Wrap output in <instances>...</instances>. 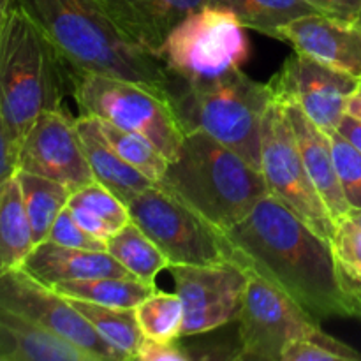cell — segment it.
<instances>
[{
	"mask_svg": "<svg viewBox=\"0 0 361 361\" xmlns=\"http://www.w3.org/2000/svg\"><path fill=\"white\" fill-rule=\"evenodd\" d=\"M221 238L229 261L281 289L319 323L349 317L330 242L270 194Z\"/></svg>",
	"mask_w": 361,
	"mask_h": 361,
	"instance_id": "cell-1",
	"label": "cell"
},
{
	"mask_svg": "<svg viewBox=\"0 0 361 361\" xmlns=\"http://www.w3.org/2000/svg\"><path fill=\"white\" fill-rule=\"evenodd\" d=\"M73 69L133 81L169 102L178 74L130 42L95 0H16Z\"/></svg>",
	"mask_w": 361,
	"mask_h": 361,
	"instance_id": "cell-2",
	"label": "cell"
},
{
	"mask_svg": "<svg viewBox=\"0 0 361 361\" xmlns=\"http://www.w3.org/2000/svg\"><path fill=\"white\" fill-rule=\"evenodd\" d=\"M155 185L192 208L219 231L238 224L268 196L261 169L203 130L183 136Z\"/></svg>",
	"mask_w": 361,
	"mask_h": 361,
	"instance_id": "cell-3",
	"label": "cell"
},
{
	"mask_svg": "<svg viewBox=\"0 0 361 361\" xmlns=\"http://www.w3.org/2000/svg\"><path fill=\"white\" fill-rule=\"evenodd\" d=\"M73 92L63 56L34 18L14 0L0 35V113L20 147L34 120L63 108Z\"/></svg>",
	"mask_w": 361,
	"mask_h": 361,
	"instance_id": "cell-4",
	"label": "cell"
},
{
	"mask_svg": "<svg viewBox=\"0 0 361 361\" xmlns=\"http://www.w3.org/2000/svg\"><path fill=\"white\" fill-rule=\"evenodd\" d=\"M271 99L270 85L233 69L214 78L178 76L169 106L183 133L203 130L259 168L261 130Z\"/></svg>",
	"mask_w": 361,
	"mask_h": 361,
	"instance_id": "cell-5",
	"label": "cell"
},
{
	"mask_svg": "<svg viewBox=\"0 0 361 361\" xmlns=\"http://www.w3.org/2000/svg\"><path fill=\"white\" fill-rule=\"evenodd\" d=\"M73 99L80 115L106 120L150 140L168 159L178 150L185 133L171 106L155 92L120 78L85 73L69 67Z\"/></svg>",
	"mask_w": 361,
	"mask_h": 361,
	"instance_id": "cell-6",
	"label": "cell"
},
{
	"mask_svg": "<svg viewBox=\"0 0 361 361\" xmlns=\"http://www.w3.org/2000/svg\"><path fill=\"white\" fill-rule=\"evenodd\" d=\"M259 169L268 194L330 242L335 221L307 173L284 106L275 95L263 118Z\"/></svg>",
	"mask_w": 361,
	"mask_h": 361,
	"instance_id": "cell-7",
	"label": "cell"
},
{
	"mask_svg": "<svg viewBox=\"0 0 361 361\" xmlns=\"http://www.w3.org/2000/svg\"><path fill=\"white\" fill-rule=\"evenodd\" d=\"M249 55L250 42L238 18L210 6L176 25L161 53L171 71L187 80L240 69Z\"/></svg>",
	"mask_w": 361,
	"mask_h": 361,
	"instance_id": "cell-8",
	"label": "cell"
},
{
	"mask_svg": "<svg viewBox=\"0 0 361 361\" xmlns=\"http://www.w3.org/2000/svg\"><path fill=\"white\" fill-rule=\"evenodd\" d=\"M127 208L130 221L154 240L171 264H212L228 259L221 231L157 185L143 190Z\"/></svg>",
	"mask_w": 361,
	"mask_h": 361,
	"instance_id": "cell-9",
	"label": "cell"
},
{
	"mask_svg": "<svg viewBox=\"0 0 361 361\" xmlns=\"http://www.w3.org/2000/svg\"><path fill=\"white\" fill-rule=\"evenodd\" d=\"M238 360L282 361V353L296 338L321 326L286 293L249 274L238 319Z\"/></svg>",
	"mask_w": 361,
	"mask_h": 361,
	"instance_id": "cell-10",
	"label": "cell"
},
{
	"mask_svg": "<svg viewBox=\"0 0 361 361\" xmlns=\"http://www.w3.org/2000/svg\"><path fill=\"white\" fill-rule=\"evenodd\" d=\"M175 293L185 310L182 338L210 334L238 319L249 274L226 259L212 264H171Z\"/></svg>",
	"mask_w": 361,
	"mask_h": 361,
	"instance_id": "cell-11",
	"label": "cell"
},
{
	"mask_svg": "<svg viewBox=\"0 0 361 361\" xmlns=\"http://www.w3.org/2000/svg\"><path fill=\"white\" fill-rule=\"evenodd\" d=\"M0 307L73 342L97 361H120L111 345L74 307L73 300L42 284L21 267L0 275Z\"/></svg>",
	"mask_w": 361,
	"mask_h": 361,
	"instance_id": "cell-12",
	"label": "cell"
},
{
	"mask_svg": "<svg viewBox=\"0 0 361 361\" xmlns=\"http://www.w3.org/2000/svg\"><path fill=\"white\" fill-rule=\"evenodd\" d=\"M358 81L351 74L295 51L268 85L277 97L295 102L317 127L331 134L348 113V102L358 90Z\"/></svg>",
	"mask_w": 361,
	"mask_h": 361,
	"instance_id": "cell-13",
	"label": "cell"
},
{
	"mask_svg": "<svg viewBox=\"0 0 361 361\" xmlns=\"http://www.w3.org/2000/svg\"><path fill=\"white\" fill-rule=\"evenodd\" d=\"M18 169L63 183L73 192L94 182L76 118L63 108L42 111L21 140Z\"/></svg>",
	"mask_w": 361,
	"mask_h": 361,
	"instance_id": "cell-14",
	"label": "cell"
},
{
	"mask_svg": "<svg viewBox=\"0 0 361 361\" xmlns=\"http://www.w3.org/2000/svg\"><path fill=\"white\" fill-rule=\"evenodd\" d=\"M275 39L323 66L361 78V25L314 13L282 25Z\"/></svg>",
	"mask_w": 361,
	"mask_h": 361,
	"instance_id": "cell-15",
	"label": "cell"
},
{
	"mask_svg": "<svg viewBox=\"0 0 361 361\" xmlns=\"http://www.w3.org/2000/svg\"><path fill=\"white\" fill-rule=\"evenodd\" d=\"M113 25L145 51L161 56L169 34L207 0H95Z\"/></svg>",
	"mask_w": 361,
	"mask_h": 361,
	"instance_id": "cell-16",
	"label": "cell"
},
{
	"mask_svg": "<svg viewBox=\"0 0 361 361\" xmlns=\"http://www.w3.org/2000/svg\"><path fill=\"white\" fill-rule=\"evenodd\" d=\"M277 99L284 106V111L288 115L289 123H291V129L295 133L307 173H309L314 187L319 192V196L323 197L324 204H326L335 224H337V221L345 217L351 208L345 201L341 182H338L334 152H331L330 134L324 133L321 127H317L295 102L286 101V99L281 97Z\"/></svg>",
	"mask_w": 361,
	"mask_h": 361,
	"instance_id": "cell-17",
	"label": "cell"
},
{
	"mask_svg": "<svg viewBox=\"0 0 361 361\" xmlns=\"http://www.w3.org/2000/svg\"><path fill=\"white\" fill-rule=\"evenodd\" d=\"M21 268L49 288L83 279L133 277L108 250L71 249L48 240L32 249Z\"/></svg>",
	"mask_w": 361,
	"mask_h": 361,
	"instance_id": "cell-18",
	"label": "cell"
},
{
	"mask_svg": "<svg viewBox=\"0 0 361 361\" xmlns=\"http://www.w3.org/2000/svg\"><path fill=\"white\" fill-rule=\"evenodd\" d=\"M0 361H97L73 342L0 307Z\"/></svg>",
	"mask_w": 361,
	"mask_h": 361,
	"instance_id": "cell-19",
	"label": "cell"
},
{
	"mask_svg": "<svg viewBox=\"0 0 361 361\" xmlns=\"http://www.w3.org/2000/svg\"><path fill=\"white\" fill-rule=\"evenodd\" d=\"M76 129L94 180L111 190L123 203L129 204L143 190L155 185L148 176L133 168L113 150L94 116H78Z\"/></svg>",
	"mask_w": 361,
	"mask_h": 361,
	"instance_id": "cell-20",
	"label": "cell"
},
{
	"mask_svg": "<svg viewBox=\"0 0 361 361\" xmlns=\"http://www.w3.org/2000/svg\"><path fill=\"white\" fill-rule=\"evenodd\" d=\"M67 208L85 231L104 243L130 221L127 204L95 180L74 190Z\"/></svg>",
	"mask_w": 361,
	"mask_h": 361,
	"instance_id": "cell-21",
	"label": "cell"
},
{
	"mask_svg": "<svg viewBox=\"0 0 361 361\" xmlns=\"http://www.w3.org/2000/svg\"><path fill=\"white\" fill-rule=\"evenodd\" d=\"M35 247L16 175L0 183V275L20 268Z\"/></svg>",
	"mask_w": 361,
	"mask_h": 361,
	"instance_id": "cell-22",
	"label": "cell"
},
{
	"mask_svg": "<svg viewBox=\"0 0 361 361\" xmlns=\"http://www.w3.org/2000/svg\"><path fill=\"white\" fill-rule=\"evenodd\" d=\"M16 180L20 183L21 197H23L28 222H30L34 243L37 245L48 238L49 229L55 224L60 212L67 207L73 190L63 183L23 171V169H18Z\"/></svg>",
	"mask_w": 361,
	"mask_h": 361,
	"instance_id": "cell-23",
	"label": "cell"
},
{
	"mask_svg": "<svg viewBox=\"0 0 361 361\" xmlns=\"http://www.w3.org/2000/svg\"><path fill=\"white\" fill-rule=\"evenodd\" d=\"M106 250L140 281L155 284L162 270L171 267L168 257L154 243V240L133 221L106 240Z\"/></svg>",
	"mask_w": 361,
	"mask_h": 361,
	"instance_id": "cell-24",
	"label": "cell"
},
{
	"mask_svg": "<svg viewBox=\"0 0 361 361\" xmlns=\"http://www.w3.org/2000/svg\"><path fill=\"white\" fill-rule=\"evenodd\" d=\"M53 289L71 300L99 303V305L106 307L134 309L157 288L155 284H148L136 277H97L60 282V284L53 286Z\"/></svg>",
	"mask_w": 361,
	"mask_h": 361,
	"instance_id": "cell-25",
	"label": "cell"
},
{
	"mask_svg": "<svg viewBox=\"0 0 361 361\" xmlns=\"http://www.w3.org/2000/svg\"><path fill=\"white\" fill-rule=\"evenodd\" d=\"M207 6L229 11L245 28L270 37L282 25L317 13L307 0H207Z\"/></svg>",
	"mask_w": 361,
	"mask_h": 361,
	"instance_id": "cell-26",
	"label": "cell"
},
{
	"mask_svg": "<svg viewBox=\"0 0 361 361\" xmlns=\"http://www.w3.org/2000/svg\"><path fill=\"white\" fill-rule=\"evenodd\" d=\"M74 307L87 317L94 330L108 342L120 361L136 360L143 334L136 319V310L122 307H106L99 303L73 300Z\"/></svg>",
	"mask_w": 361,
	"mask_h": 361,
	"instance_id": "cell-27",
	"label": "cell"
},
{
	"mask_svg": "<svg viewBox=\"0 0 361 361\" xmlns=\"http://www.w3.org/2000/svg\"><path fill=\"white\" fill-rule=\"evenodd\" d=\"M140 330L145 338L159 342H175L182 338L185 310L176 293L155 289L143 302L134 307Z\"/></svg>",
	"mask_w": 361,
	"mask_h": 361,
	"instance_id": "cell-28",
	"label": "cell"
},
{
	"mask_svg": "<svg viewBox=\"0 0 361 361\" xmlns=\"http://www.w3.org/2000/svg\"><path fill=\"white\" fill-rule=\"evenodd\" d=\"M97 120L99 127H101L108 143L111 145L113 150L123 161L129 162L133 168L143 173L145 176H148L154 183H157L162 178L166 168H168L169 159L150 140H147L141 134L130 133V130L122 129V127L113 126V123L106 122V120Z\"/></svg>",
	"mask_w": 361,
	"mask_h": 361,
	"instance_id": "cell-29",
	"label": "cell"
},
{
	"mask_svg": "<svg viewBox=\"0 0 361 361\" xmlns=\"http://www.w3.org/2000/svg\"><path fill=\"white\" fill-rule=\"evenodd\" d=\"M342 293H361V228L348 215L337 221L330 240Z\"/></svg>",
	"mask_w": 361,
	"mask_h": 361,
	"instance_id": "cell-30",
	"label": "cell"
},
{
	"mask_svg": "<svg viewBox=\"0 0 361 361\" xmlns=\"http://www.w3.org/2000/svg\"><path fill=\"white\" fill-rule=\"evenodd\" d=\"M282 361H361V353L317 326L293 341L282 353Z\"/></svg>",
	"mask_w": 361,
	"mask_h": 361,
	"instance_id": "cell-31",
	"label": "cell"
},
{
	"mask_svg": "<svg viewBox=\"0 0 361 361\" xmlns=\"http://www.w3.org/2000/svg\"><path fill=\"white\" fill-rule=\"evenodd\" d=\"M335 169L351 210L361 208V152L337 130L330 134Z\"/></svg>",
	"mask_w": 361,
	"mask_h": 361,
	"instance_id": "cell-32",
	"label": "cell"
},
{
	"mask_svg": "<svg viewBox=\"0 0 361 361\" xmlns=\"http://www.w3.org/2000/svg\"><path fill=\"white\" fill-rule=\"evenodd\" d=\"M48 242L59 243V245L71 247V249H85V250H106V243L102 240L95 238L90 233L85 231L76 221L69 208H63L56 217L55 224L51 226L48 235Z\"/></svg>",
	"mask_w": 361,
	"mask_h": 361,
	"instance_id": "cell-33",
	"label": "cell"
},
{
	"mask_svg": "<svg viewBox=\"0 0 361 361\" xmlns=\"http://www.w3.org/2000/svg\"><path fill=\"white\" fill-rule=\"evenodd\" d=\"M136 360L140 361H189L190 356L182 338L175 342H159L143 338Z\"/></svg>",
	"mask_w": 361,
	"mask_h": 361,
	"instance_id": "cell-34",
	"label": "cell"
},
{
	"mask_svg": "<svg viewBox=\"0 0 361 361\" xmlns=\"http://www.w3.org/2000/svg\"><path fill=\"white\" fill-rule=\"evenodd\" d=\"M18 147L16 140L11 134L2 113H0V183L13 178L18 171Z\"/></svg>",
	"mask_w": 361,
	"mask_h": 361,
	"instance_id": "cell-35",
	"label": "cell"
},
{
	"mask_svg": "<svg viewBox=\"0 0 361 361\" xmlns=\"http://www.w3.org/2000/svg\"><path fill=\"white\" fill-rule=\"evenodd\" d=\"M317 13L338 20L358 23L361 14V0H307Z\"/></svg>",
	"mask_w": 361,
	"mask_h": 361,
	"instance_id": "cell-36",
	"label": "cell"
},
{
	"mask_svg": "<svg viewBox=\"0 0 361 361\" xmlns=\"http://www.w3.org/2000/svg\"><path fill=\"white\" fill-rule=\"evenodd\" d=\"M338 134L345 137L349 143L355 145L356 148L361 152V120L356 118V116L345 113L344 118H342L341 126L337 129Z\"/></svg>",
	"mask_w": 361,
	"mask_h": 361,
	"instance_id": "cell-37",
	"label": "cell"
},
{
	"mask_svg": "<svg viewBox=\"0 0 361 361\" xmlns=\"http://www.w3.org/2000/svg\"><path fill=\"white\" fill-rule=\"evenodd\" d=\"M345 302H348L349 317H360L361 319V293H351L345 295Z\"/></svg>",
	"mask_w": 361,
	"mask_h": 361,
	"instance_id": "cell-38",
	"label": "cell"
},
{
	"mask_svg": "<svg viewBox=\"0 0 361 361\" xmlns=\"http://www.w3.org/2000/svg\"><path fill=\"white\" fill-rule=\"evenodd\" d=\"M348 113L361 120V92L356 90L348 102Z\"/></svg>",
	"mask_w": 361,
	"mask_h": 361,
	"instance_id": "cell-39",
	"label": "cell"
},
{
	"mask_svg": "<svg viewBox=\"0 0 361 361\" xmlns=\"http://www.w3.org/2000/svg\"><path fill=\"white\" fill-rule=\"evenodd\" d=\"M13 6L14 0H0V35H2L4 28H6L7 18H9Z\"/></svg>",
	"mask_w": 361,
	"mask_h": 361,
	"instance_id": "cell-40",
	"label": "cell"
},
{
	"mask_svg": "<svg viewBox=\"0 0 361 361\" xmlns=\"http://www.w3.org/2000/svg\"><path fill=\"white\" fill-rule=\"evenodd\" d=\"M348 217L353 219V221H355L356 224H358L361 228V208H360V210H349Z\"/></svg>",
	"mask_w": 361,
	"mask_h": 361,
	"instance_id": "cell-41",
	"label": "cell"
},
{
	"mask_svg": "<svg viewBox=\"0 0 361 361\" xmlns=\"http://www.w3.org/2000/svg\"><path fill=\"white\" fill-rule=\"evenodd\" d=\"M358 92H361V78H360V81H358Z\"/></svg>",
	"mask_w": 361,
	"mask_h": 361,
	"instance_id": "cell-42",
	"label": "cell"
},
{
	"mask_svg": "<svg viewBox=\"0 0 361 361\" xmlns=\"http://www.w3.org/2000/svg\"><path fill=\"white\" fill-rule=\"evenodd\" d=\"M358 25H361V14H360V20H358Z\"/></svg>",
	"mask_w": 361,
	"mask_h": 361,
	"instance_id": "cell-43",
	"label": "cell"
}]
</instances>
